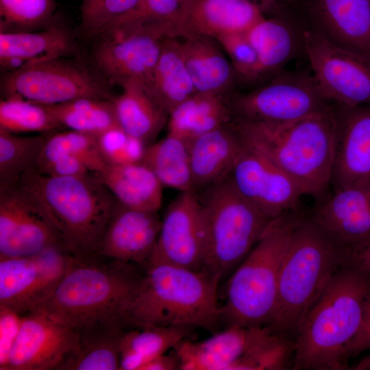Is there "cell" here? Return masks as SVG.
Wrapping results in <instances>:
<instances>
[{"instance_id": "28", "label": "cell", "mask_w": 370, "mask_h": 370, "mask_svg": "<svg viewBox=\"0 0 370 370\" xmlns=\"http://www.w3.org/2000/svg\"><path fill=\"white\" fill-rule=\"evenodd\" d=\"M96 175L125 206L155 212L161 208L163 186L152 171L142 162L106 165Z\"/></svg>"}, {"instance_id": "22", "label": "cell", "mask_w": 370, "mask_h": 370, "mask_svg": "<svg viewBox=\"0 0 370 370\" xmlns=\"http://www.w3.org/2000/svg\"><path fill=\"white\" fill-rule=\"evenodd\" d=\"M79 56L74 32L58 17L33 32H0L1 73L50 59Z\"/></svg>"}, {"instance_id": "1", "label": "cell", "mask_w": 370, "mask_h": 370, "mask_svg": "<svg viewBox=\"0 0 370 370\" xmlns=\"http://www.w3.org/2000/svg\"><path fill=\"white\" fill-rule=\"evenodd\" d=\"M243 144L291 177L304 195L320 199L331 184L337 125L332 108L284 123L234 119Z\"/></svg>"}, {"instance_id": "10", "label": "cell", "mask_w": 370, "mask_h": 370, "mask_svg": "<svg viewBox=\"0 0 370 370\" xmlns=\"http://www.w3.org/2000/svg\"><path fill=\"white\" fill-rule=\"evenodd\" d=\"M165 38L159 27L136 16L95 36L86 58L113 86L135 81L149 87Z\"/></svg>"}, {"instance_id": "18", "label": "cell", "mask_w": 370, "mask_h": 370, "mask_svg": "<svg viewBox=\"0 0 370 370\" xmlns=\"http://www.w3.org/2000/svg\"><path fill=\"white\" fill-rule=\"evenodd\" d=\"M337 125L331 184L335 190L370 185V106H335Z\"/></svg>"}, {"instance_id": "3", "label": "cell", "mask_w": 370, "mask_h": 370, "mask_svg": "<svg viewBox=\"0 0 370 370\" xmlns=\"http://www.w3.org/2000/svg\"><path fill=\"white\" fill-rule=\"evenodd\" d=\"M140 268L102 256H70L60 283L36 311L75 329L104 323L127 328L124 315L144 272Z\"/></svg>"}, {"instance_id": "8", "label": "cell", "mask_w": 370, "mask_h": 370, "mask_svg": "<svg viewBox=\"0 0 370 370\" xmlns=\"http://www.w3.org/2000/svg\"><path fill=\"white\" fill-rule=\"evenodd\" d=\"M196 193L207 224L206 271L221 280L246 258L273 219L237 191L230 175Z\"/></svg>"}, {"instance_id": "37", "label": "cell", "mask_w": 370, "mask_h": 370, "mask_svg": "<svg viewBox=\"0 0 370 370\" xmlns=\"http://www.w3.org/2000/svg\"><path fill=\"white\" fill-rule=\"evenodd\" d=\"M0 129L14 134H47L62 127L45 105L10 97L0 100Z\"/></svg>"}, {"instance_id": "19", "label": "cell", "mask_w": 370, "mask_h": 370, "mask_svg": "<svg viewBox=\"0 0 370 370\" xmlns=\"http://www.w3.org/2000/svg\"><path fill=\"white\" fill-rule=\"evenodd\" d=\"M273 332L269 326L230 325L201 341L184 339L173 349L180 370H238L241 362Z\"/></svg>"}, {"instance_id": "26", "label": "cell", "mask_w": 370, "mask_h": 370, "mask_svg": "<svg viewBox=\"0 0 370 370\" xmlns=\"http://www.w3.org/2000/svg\"><path fill=\"white\" fill-rule=\"evenodd\" d=\"M179 38L196 92L227 95L237 77L217 40L199 34Z\"/></svg>"}, {"instance_id": "42", "label": "cell", "mask_w": 370, "mask_h": 370, "mask_svg": "<svg viewBox=\"0 0 370 370\" xmlns=\"http://www.w3.org/2000/svg\"><path fill=\"white\" fill-rule=\"evenodd\" d=\"M184 5L181 0H143L142 16L167 37H185Z\"/></svg>"}, {"instance_id": "30", "label": "cell", "mask_w": 370, "mask_h": 370, "mask_svg": "<svg viewBox=\"0 0 370 370\" xmlns=\"http://www.w3.org/2000/svg\"><path fill=\"white\" fill-rule=\"evenodd\" d=\"M301 32L284 14L264 18L245 33L258 55L261 79L281 72L302 45Z\"/></svg>"}, {"instance_id": "29", "label": "cell", "mask_w": 370, "mask_h": 370, "mask_svg": "<svg viewBox=\"0 0 370 370\" xmlns=\"http://www.w3.org/2000/svg\"><path fill=\"white\" fill-rule=\"evenodd\" d=\"M121 87L122 92L112 99L118 123L126 133L148 145L166 125L169 115L145 84L130 81Z\"/></svg>"}, {"instance_id": "35", "label": "cell", "mask_w": 370, "mask_h": 370, "mask_svg": "<svg viewBox=\"0 0 370 370\" xmlns=\"http://www.w3.org/2000/svg\"><path fill=\"white\" fill-rule=\"evenodd\" d=\"M45 106L62 128L97 136L120 127L112 100L79 98Z\"/></svg>"}, {"instance_id": "31", "label": "cell", "mask_w": 370, "mask_h": 370, "mask_svg": "<svg viewBox=\"0 0 370 370\" xmlns=\"http://www.w3.org/2000/svg\"><path fill=\"white\" fill-rule=\"evenodd\" d=\"M127 329L120 323H98L76 329L77 348L59 370H119L120 341Z\"/></svg>"}, {"instance_id": "25", "label": "cell", "mask_w": 370, "mask_h": 370, "mask_svg": "<svg viewBox=\"0 0 370 370\" xmlns=\"http://www.w3.org/2000/svg\"><path fill=\"white\" fill-rule=\"evenodd\" d=\"M243 148L232 123L189 143L193 191L197 193L227 177Z\"/></svg>"}, {"instance_id": "33", "label": "cell", "mask_w": 370, "mask_h": 370, "mask_svg": "<svg viewBox=\"0 0 370 370\" xmlns=\"http://www.w3.org/2000/svg\"><path fill=\"white\" fill-rule=\"evenodd\" d=\"M188 329L168 326L127 329L120 341L119 370H142L151 360L173 349L185 339Z\"/></svg>"}, {"instance_id": "41", "label": "cell", "mask_w": 370, "mask_h": 370, "mask_svg": "<svg viewBox=\"0 0 370 370\" xmlns=\"http://www.w3.org/2000/svg\"><path fill=\"white\" fill-rule=\"evenodd\" d=\"M215 39L229 56L237 79L245 82L261 79L258 55L245 33L225 34Z\"/></svg>"}, {"instance_id": "13", "label": "cell", "mask_w": 370, "mask_h": 370, "mask_svg": "<svg viewBox=\"0 0 370 370\" xmlns=\"http://www.w3.org/2000/svg\"><path fill=\"white\" fill-rule=\"evenodd\" d=\"M55 247L66 251L39 202L17 182L0 184V257L32 256Z\"/></svg>"}, {"instance_id": "2", "label": "cell", "mask_w": 370, "mask_h": 370, "mask_svg": "<svg viewBox=\"0 0 370 370\" xmlns=\"http://www.w3.org/2000/svg\"><path fill=\"white\" fill-rule=\"evenodd\" d=\"M370 275L348 264L338 271L304 317L292 369L344 370L347 347L358 332Z\"/></svg>"}, {"instance_id": "34", "label": "cell", "mask_w": 370, "mask_h": 370, "mask_svg": "<svg viewBox=\"0 0 370 370\" xmlns=\"http://www.w3.org/2000/svg\"><path fill=\"white\" fill-rule=\"evenodd\" d=\"M150 169L163 186L180 192L193 190L188 145L167 134L145 149L141 162Z\"/></svg>"}, {"instance_id": "46", "label": "cell", "mask_w": 370, "mask_h": 370, "mask_svg": "<svg viewBox=\"0 0 370 370\" xmlns=\"http://www.w3.org/2000/svg\"><path fill=\"white\" fill-rule=\"evenodd\" d=\"M257 5L263 14H271L273 16L283 14L284 7L296 0H247Z\"/></svg>"}, {"instance_id": "40", "label": "cell", "mask_w": 370, "mask_h": 370, "mask_svg": "<svg viewBox=\"0 0 370 370\" xmlns=\"http://www.w3.org/2000/svg\"><path fill=\"white\" fill-rule=\"evenodd\" d=\"M97 140L101 157L107 165L141 162L147 146L120 127L104 132L97 136Z\"/></svg>"}, {"instance_id": "21", "label": "cell", "mask_w": 370, "mask_h": 370, "mask_svg": "<svg viewBox=\"0 0 370 370\" xmlns=\"http://www.w3.org/2000/svg\"><path fill=\"white\" fill-rule=\"evenodd\" d=\"M158 212L128 208L116 200L98 256L145 268L161 227Z\"/></svg>"}, {"instance_id": "7", "label": "cell", "mask_w": 370, "mask_h": 370, "mask_svg": "<svg viewBox=\"0 0 370 370\" xmlns=\"http://www.w3.org/2000/svg\"><path fill=\"white\" fill-rule=\"evenodd\" d=\"M301 214L273 219L251 251L229 275L220 321L227 326H268L277 301L280 272Z\"/></svg>"}, {"instance_id": "27", "label": "cell", "mask_w": 370, "mask_h": 370, "mask_svg": "<svg viewBox=\"0 0 370 370\" xmlns=\"http://www.w3.org/2000/svg\"><path fill=\"white\" fill-rule=\"evenodd\" d=\"M228 95L195 93L169 114L168 134L188 145L199 136L231 123L234 114Z\"/></svg>"}, {"instance_id": "5", "label": "cell", "mask_w": 370, "mask_h": 370, "mask_svg": "<svg viewBox=\"0 0 370 370\" xmlns=\"http://www.w3.org/2000/svg\"><path fill=\"white\" fill-rule=\"evenodd\" d=\"M221 278L166 263L148 264L126 308L129 328L149 326L201 328L212 330L220 322Z\"/></svg>"}, {"instance_id": "14", "label": "cell", "mask_w": 370, "mask_h": 370, "mask_svg": "<svg viewBox=\"0 0 370 370\" xmlns=\"http://www.w3.org/2000/svg\"><path fill=\"white\" fill-rule=\"evenodd\" d=\"M70 256L55 247L32 256L0 257V306L22 315L36 311L60 283Z\"/></svg>"}, {"instance_id": "24", "label": "cell", "mask_w": 370, "mask_h": 370, "mask_svg": "<svg viewBox=\"0 0 370 370\" xmlns=\"http://www.w3.org/2000/svg\"><path fill=\"white\" fill-rule=\"evenodd\" d=\"M264 18L261 10L247 0H195L184 5L186 36L199 34L217 38L225 34L246 33Z\"/></svg>"}, {"instance_id": "39", "label": "cell", "mask_w": 370, "mask_h": 370, "mask_svg": "<svg viewBox=\"0 0 370 370\" xmlns=\"http://www.w3.org/2000/svg\"><path fill=\"white\" fill-rule=\"evenodd\" d=\"M55 0H0V32L43 29L57 18Z\"/></svg>"}, {"instance_id": "38", "label": "cell", "mask_w": 370, "mask_h": 370, "mask_svg": "<svg viewBox=\"0 0 370 370\" xmlns=\"http://www.w3.org/2000/svg\"><path fill=\"white\" fill-rule=\"evenodd\" d=\"M79 32L90 41L109 27L143 14V0H82Z\"/></svg>"}, {"instance_id": "23", "label": "cell", "mask_w": 370, "mask_h": 370, "mask_svg": "<svg viewBox=\"0 0 370 370\" xmlns=\"http://www.w3.org/2000/svg\"><path fill=\"white\" fill-rule=\"evenodd\" d=\"M310 217L352 253L370 242V185L335 190Z\"/></svg>"}, {"instance_id": "20", "label": "cell", "mask_w": 370, "mask_h": 370, "mask_svg": "<svg viewBox=\"0 0 370 370\" xmlns=\"http://www.w3.org/2000/svg\"><path fill=\"white\" fill-rule=\"evenodd\" d=\"M309 28L370 58V0H299Z\"/></svg>"}, {"instance_id": "16", "label": "cell", "mask_w": 370, "mask_h": 370, "mask_svg": "<svg viewBox=\"0 0 370 370\" xmlns=\"http://www.w3.org/2000/svg\"><path fill=\"white\" fill-rule=\"evenodd\" d=\"M230 177L237 191L270 219L297 210L304 195L291 177L245 145Z\"/></svg>"}, {"instance_id": "36", "label": "cell", "mask_w": 370, "mask_h": 370, "mask_svg": "<svg viewBox=\"0 0 370 370\" xmlns=\"http://www.w3.org/2000/svg\"><path fill=\"white\" fill-rule=\"evenodd\" d=\"M45 136H19L0 129V184L16 183L34 168Z\"/></svg>"}, {"instance_id": "9", "label": "cell", "mask_w": 370, "mask_h": 370, "mask_svg": "<svg viewBox=\"0 0 370 370\" xmlns=\"http://www.w3.org/2000/svg\"><path fill=\"white\" fill-rule=\"evenodd\" d=\"M112 85L81 56L59 57L3 73L1 98L55 105L79 98L112 100Z\"/></svg>"}, {"instance_id": "47", "label": "cell", "mask_w": 370, "mask_h": 370, "mask_svg": "<svg viewBox=\"0 0 370 370\" xmlns=\"http://www.w3.org/2000/svg\"><path fill=\"white\" fill-rule=\"evenodd\" d=\"M349 264L370 275V242L352 253Z\"/></svg>"}, {"instance_id": "45", "label": "cell", "mask_w": 370, "mask_h": 370, "mask_svg": "<svg viewBox=\"0 0 370 370\" xmlns=\"http://www.w3.org/2000/svg\"><path fill=\"white\" fill-rule=\"evenodd\" d=\"M180 369V359L173 349V352L164 353L147 362L142 370H175Z\"/></svg>"}, {"instance_id": "48", "label": "cell", "mask_w": 370, "mask_h": 370, "mask_svg": "<svg viewBox=\"0 0 370 370\" xmlns=\"http://www.w3.org/2000/svg\"><path fill=\"white\" fill-rule=\"evenodd\" d=\"M352 369L356 370H370V355L362 358Z\"/></svg>"}, {"instance_id": "4", "label": "cell", "mask_w": 370, "mask_h": 370, "mask_svg": "<svg viewBox=\"0 0 370 370\" xmlns=\"http://www.w3.org/2000/svg\"><path fill=\"white\" fill-rule=\"evenodd\" d=\"M352 250L315 222L301 215L280 272L277 301L269 327L295 339L306 314L342 267Z\"/></svg>"}, {"instance_id": "44", "label": "cell", "mask_w": 370, "mask_h": 370, "mask_svg": "<svg viewBox=\"0 0 370 370\" xmlns=\"http://www.w3.org/2000/svg\"><path fill=\"white\" fill-rule=\"evenodd\" d=\"M369 349H370V288L365 301L360 330L348 344L347 354L350 358Z\"/></svg>"}, {"instance_id": "12", "label": "cell", "mask_w": 370, "mask_h": 370, "mask_svg": "<svg viewBox=\"0 0 370 370\" xmlns=\"http://www.w3.org/2000/svg\"><path fill=\"white\" fill-rule=\"evenodd\" d=\"M302 48L325 97L343 106H370V58L343 48L308 27Z\"/></svg>"}, {"instance_id": "17", "label": "cell", "mask_w": 370, "mask_h": 370, "mask_svg": "<svg viewBox=\"0 0 370 370\" xmlns=\"http://www.w3.org/2000/svg\"><path fill=\"white\" fill-rule=\"evenodd\" d=\"M77 343L76 329L40 312L27 314L5 370H59Z\"/></svg>"}, {"instance_id": "6", "label": "cell", "mask_w": 370, "mask_h": 370, "mask_svg": "<svg viewBox=\"0 0 370 370\" xmlns=\"http://www.w3.org/2000/svg\"><path fill=\"white\" fill-rule=\"evenodd\" d=\"M16 182L45 209L69 254L77 258L98 256L116 199L96 174L50 176L34 167Z\"/></svg>"}, {"instance_id": "32", "label": "cell", "mask_w": 370, "mask_h": 370, "mask_svg": "<svg viewBox=\"0 0 370 370\" xmlns=\"http://www.w3.org/2000/svg\"><path fill=\"white\" fill-rule=\"evenodd\" d=\"M147 88L168 115L197 92L183 58L179 38L169 37L163 40L152 79Z\"/></svg>"}, {"instance_id": "15", "label": "cell", "mask_w": 370, "mask_h": 370, "mask_svg": "<svg viewBox=\"0 0 370 370\" xmlns=\"http://www.w3.org/2000/svg\"><path fill=\"white\" fill-rule=\"evenodd\" d=\"M208 230L197 193L181 192L169 205L148 264L166 263L206 271Z\"/></svg>"}, {"instance_id": "11", "label": "cell", "mask_w": 370, "mask_h": 370, "mask_svg": "<svg viewBox=\"0 0 370 370\" xmlns=\"http://www.w3.org/2000/svg\"><path fill=\"white\" fill-rule=\"evenodd\" d=\"M228 101L234 119L284 123L333 108L313 75L280 72L266 85L247 93L232 94Z\"/></svg>"}, {"instance_id": "43", "label": "cell", "mask_w": 370, "mask_h": 370, "mask_svg": "<svg viewBox=\"0 0 370 370\" xmlns=\"http://www.w3.org/2000/svg\"><path fill=\"white\" fill-rule=\"evenodd\" d=\"M23 316L10 308L0 306V370H5L8 362Z\"/></svg>"}, {"instance_id": "49", "label": "cell", "mask_w": 370, "mask_h": 370, "mask_svg": "<svg viewBox=\"0 0 370 370\" xmlns=\"http://www.w3.org/2000/svg\"><path fill=\"white\" fill-rule=\"evenodd\" d=\"M184 3H189L195 0H181Z\"/></svg>"}]
</instances>
